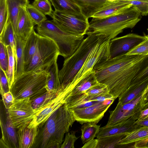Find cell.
I'll return each instance as SVG.
<instances>
[{
    "label": "cell",
    "instance_id": "obj_1",
    "mask_svg": "<svg viewBox=\"0 0 148 148\" xmlns=\"http://www.w3.org/2000/svg\"><path fill=\"white\" fill-rule=\"evenodd\" d=\"M148 69V54L120 56L103 58L94 66L98 82L107 86L109 93L115 99L128 95L136 85L134 82Z\"/></svg>",
    "mask_w": 148,
    "mask_h": 148
},
{
    "label": "cell",
    "instance_id": "obj_2",
    "mask_svg": "<svg viewBox=\"0 0 148 148\" xmlns=\"http://www.w3.org/2000/svg\"><path fill=\"white\" fill-rule=\"evenodd\" d=\"M75 121L65 103L38 126V133L32 148H60L64 134Z\"/></svg>",
    "mask_w": 148,
    "mask_h": 148
},
{
    "label": "cell",
    "instance_id": "obj_3",
    "mask_svg": "<svg viewBox=\"0 0 148 148\" xmlns=\"http://www.w3.org/2000/svg\"><path fill=\"white\" fill-rule=\"evenodd\" d=\"M141 15L132 6L115 15L101 18H92L86 34L101 36L110 40L124 29L134 27L141 20Z\"/></svg>",
    "mask_w": 148,
    "mask_h": 148
},
{
    "label": "cell",
    "instance_id": "obj_4",
    "mask_svg": "<svg viewBox=\"0 0 148 148\" xmlns=\"http://www.w3.org/2000/svg\"><path fill=\"white\" fill-rule=\"evenodd\" d=\"M105 40L106 38L101 36L88 35L75 52L65 59L59 71L61 87H66L72 81L93 48L98 43Z\"/></svg>",
    "mask_w": 148,
    "mask_h": 148
},
{
    "label": "cell",
    "instance_id": "obj_5",
    "mask_svg": "<svg viewBox=\"0 0 148 148\" xmlns=\"http://www.w3.org/2000/svg\"><path fill=\"white\" fill-rule=\"evenodd\" d=\"M36 30L40 35L49 38L57 45L59 55L64 59L71 56L77 49L84 39V36L66 32L52 21L47 20L37 25Z\"/></svg>",
    "mask_w": 148,
    "mask_h": 148
},
{
    "label": "cell",
    "instance_id": "obj_6",
    "mask_svg": "<svg viewBox=\"0 0 148 148\" xmlns=\"http://www.w3.org/2000/svg\"><path fill=\"white\" fill-rule=\"evenodd\" d=\"M48 76L45 70L24 72L15 79L10 90L14 101L27 97H29L32 101L45 93Z\"/></svg>",
    "mask_w": 148,
    "mask_h": 148
},
{
    "label": "cell",
    "instance_id": "obj_7",
    "mask_svg": "<svg viewBox=\"0 0 148 148\" xmlns=\"http://www.w3.org/2000/svg\"><path fill=\"white\" fill-rule=\"evenodd\" d=\"M59 55L58 49L55 42L39 34L36 52L30 64L25 67L24 72L45 70Z\"/></svg>",
    "mask_w": 148,
    "mask_h": 148
},
{
    "label": "cell",
    "instance_id": "obj_8",
    "mask_svg": "<svg viewBox=\"0 0 148 148\" xmlns=\"http://www.w3.org/2000/svg\"><path fill=\"white\" fill-rule=\"evenodd\" d=\"M52 21L60 28L67 33L84 36L89 25L88 19L68 12L54 10L51 16Z\"/></svg>",
    "mask_w": 148,
    "mask_h": 148
},
{
    "label": "cell",
    "instance_id": "obj_9",
    "mask_svg": "<svg viewBox=\"0 0 148 148\" xmlns=\"http://www.w3.org/2000/svg\"><path fill=\"white\" fill-rule=\"evenodd\" d=\"M142 96V93L124 104L119 102L115 109L110 112V116L106 125H112L121 123L126 124L135 123L143 110L140 104Z\"/></svg>",
    "mask_w": 148,
    "mask_h": 148
},
{
    "label": "cell",
    "instance_id": "obj_10",
    "mask_svg": "<svg viewBox=\"0 0 148 148\" xmlns=\"http://www.w3.org/2000/svg\"><path fill=\"white\" fill-rule=\"evenodd\" d=\"M73 88L69 85L65 88L60 87L53 98L43 106L34 110L28 127L34 128L44 123L53 112L65 103Z\"/></svg>",
    "mask_w": 148,
    "mask_h": 148
},
{
    "label": "cell",
    "instance_id": "obj_11",
    "mask_svg": "<svg viewBox=\"0 0 148 148\" xmlns=\"http://www.w3.org/2000/svg\"><path fill=\"white\" fill-rule=\"evenodd\" d=\"M7 110L13 125L17 129L28 125L34 113L29 97L15 101Z\"/></svg>",
    "mask_w": 148,
    "mask_h": 148
},
{
    "label": "cell",
    "instance_id": "obj_12",
    "mask_svg": "<svg viewBox=\"0 0 148 148\" xmlns=\"http://www.w3.org/2000/svg\"><path fill=\"white\" fill-rule=\"evenodd\" d=\"M114 100L108 99L98 102L90 106L84 108L70 109L75 121L83 124L86 123H97Z\"/></svg>",
    "mask_w": 148,
    "mask_h": 148
},
{
    "label": "cell",
    "instance_id": "obj_13",
    "mask_svg": "<svg viewBox=\"0 0 148 148\" xmlns=\"http://www.w3.org/2000/svg\"><path fill=\"white\" fill-rule=\"evenodd\" d=\"M110 40H106L98 43L92 49L82 66L69 84L75 87L102 59L108 58Z\"/></svg>",
    "mask_w": 148,
    "mask_h": 148
},
{
    "label": "cell",
    "instance_id": "obj_14",
    "mask_svg": "<svg viewBox=\"0 0 148 148\" xmlns=\"http://www.w3.org/2000/svg\"><path fill=\"white\" fill-rule=\"evenodd\" d=\"M148 37L134 33L115 38L110 41L108 58L112 59L123 55L128 52Z\"/></svg>",
    "mask_w": 148,
    "mask_h": 148
},
{
    "label": "cell",
    "instance_id": "obj_15",
    "mask_svg": "<svg viewBox=\"0 0 148 148\" xmlns=\"http://www.w3.org/2000/svg\"><path fill=\"white\" fill-rule=\"evenodd\" d=\"M0 123L2 136L0 148H19L16 129L13 125L7 109H1Z\"/></svg>",
    "mask_w": 148,
    "mask_h": 148
},
{
    "label": "cell",
    "instance_id": "obj_16",
    "mask_svg": "<svg viewBox=\"0 0 148 148\" xmlns=\"http://www.w3.org/2000/svg\"><path fill=\"white\" fill-rule=\"evenodd\" d=\"M148 141V126H140L126 133L119 141L118 147L135 143L136 148H145Z\"/></svg>",
    "mask_w": 148,
    "mask_h": 148
},
{
    "label": "cell",
    "instance_id": "obj_17",
    "mask_svg": "<svg viewBox=\"0 0 148 148\" xmlns=\"http://www.w3.org/2000/svg\"><path fill=\"white\" fill-rule=\"evenodd\" d=\"M132 6L125 3L121 0L107 1L91 18H101L117 15Z\"/></svg>",
    "mask_w": 148,
    "mask_h": 148
},
{
    "label": "cell",
    "instance_id": "obj_18",
    "mask_svg": "<svg viewBox=\"0 0 148 148\" xmlns=\"http://www.w3.org/2000/svg\"><path fill=\"white\" fill-rule=\"evenodd\" d=\"M34 25L26 10V7L20 8L17 19L16 35L26 40L34 29Z\"/></svg>",
    "mask_w": 148,
    "mask_h": 148
},
{
    "label": "cell",
    "instance_id": "obj_19",
    "mask_svg": "<svg viewBox=\"0 0 148 148\" xmlns=\"http://www.w3.org/2000/svg\"><path fill=\"white\" fill-rule=\"evenodd\" d=\"M28 125L18 129L17 131L19 148H32L39 131L38 126L29 128Z\"/></svg>",
    "mask_w": 148,
    "mask_h": 148
},
{
    "label": "cell",
    "instance_id": "obj_20",
    "mask_svg": "<svg viewBox=\"0 0 148 148\" xmlns=\"http://www.w3.org/2000/svg\"><path fill=\"white\" fill-rule=\"evenodd\" d=\"M57 59L56 58L52 64L45 70L48 74L45 88L47 91L50 93L56 92L61 87Z\"/></svg>",
    "mask_w": 148,
    "mask_h": 148
},
{
    "label": "cell",
    "instance_id": "obj_21",
    "mask_svg": "<svg viewBox=\"0 0 148 148\" xmlns=\"http://www.w3.org/2000/svg\"><path fill=\"white\" fill-rule=\"evenodd\" d=\"M138 125L135 123L126 125L119 123L111 125H105L100 127L96 137L97 139L104 137L125 134L137 127Z\"/></svg>",
    "mask_w": 148,
    "mask_h": 148
},
{
    "label": "cell",
    "instance_id": "obj_22",
    "mask_svg": "<svg viewBox=\"0 0 148 148\" xmlns=\"http://www.w3.org/2000/svg\"><path fill=\"white\" fill-rule=\"evenodd\" d=\"M80 8L82 14L88 19L101 8L106 0H74Z\"/></svg>",
    "mask_w": 148,
    "mask_h": 148
},
{
    "label": "cell",
    "instance_id": "obj_23",
    "mask_svg": "<svg viewBox=\"0 0 148 148\" xmlns=\"http://www.w3.org/2000/svg\"><path fill=\"white\" fill-rule=\"evenodd\" d=\"M16 47V66L15 79L24 72V47L26 40L22 37L15 35Z\"/></svg>",
    "mask_w": 148,
    "mask_h": 148
},
{
    "label": "cell",
    "instance_id": "obj_24",
    "mask_svg": "<svg viewBox=\"0 0 148 148\" xmlns=\"http://www.w3.org/2000/svg\"><path fill=\"white\" fill-rule=\"evenodd\" d=\"M6 1L9 12L8 21L11 22L15 35L20 8L26 7L29 2V0H6Z\"/></svg>",
    "mask_w": 148,
    "mask_h": 148
},
{
    "label": "cell",
    "instance_id": "obj_25",
    "mask_svg": "<svg viewBox=\"0 0 148 148\" xmlns=\"http://www.w3.org/2000/svg\"><path fill=\"white\" fill-rule=\"evenodd\" d=\"M49 0L53 6L55 10L64 11L78 16H85L74 0Z\"/></svg>",
    "mask_w": 148,
    "mask_h": 148
},
{
    "label": "cell",
    "instance_id": "obj_26",
    "mask_svg": "<svg viewBox=\"0 0 148 148\" xmlns=\"http://www.w3.org/2000/svg\"><path fill=\"white\" fill-rule=\"evenodd\" d=\"M38 35L34 29L25 41L24 50L25 67L30 64L36 52Z\"/></svg>",
    "mask_w": 148,
    "mask_h": 148
},
{
    "label": "cell",
    "instance_id": "obj_27",
    "mask_svg": "<svg viewBox=\"0 0 148 148\" xmlns=\"http://www.w3.org/2000/svg\"><path fill=\"white\" fill-rule=\"evenodd\" d=\"M98 82L93 69L77 83L72 90L70 95L84 93Z\"/></svg>",
    "mask_w": 148,
    "mask_h": 148
},
{
    "label": "cell",
    "instance_id": "obj_28",
    "mask_svg": "<svg viewBox=\"0 0 148 148\" xmlns=\"http://www.w3.org/2000/svg\"><path fill=\"white\" fill-rule=\"evenodd\" d=\"M0 42L6 47L10 46L15 58L16 47L15 35L12 25L10 21H8L5 28L2 33L0 34Z\"/></svg>",
    "mask_w": 148,
    "mask_h": 148
},
{
    "label": "cell",
    "instance_id": "obj_29",
    "mask_svg": "<svg viewBox=\"0 0 148 148\" xmlns=\"http://www.w3.org/2000/svg\"><path fill=\"white\" fill-rule=\"evenodd\" d=\"M100 125L94 123H85L81 128V139L82 143L94 139L99 132Z\"/></svg>",
    "mask_w": 148,
    "mask_h": 148
},
{
    "label": "cell",
    "instance_id": "obj_30",
    "mask_svg": "<svg viewBox=\"0 0 148 148\" xmlns=\"http://www.w3.org/2000/svg\"><path fill=\"white\" fill-rule=\"evenodd\" d=\"M125 134H122L98 139V144L97 148H118L120 140L123 138Z\"/></svg>",
    "mask_w": 148,
    "mask_h": 148
},
{
    "label": "cell",
    "instance_id": "obj_31",
    "mask_svg": "<svg viewBox=\"0 0 148 148\" xmlns=\"http://www.w3.org/2000/svg\"><path fill=\"white\" fill-rule=\"evenodd\" d=\"M6 47L8 58V67L6 75L10 90L15 80L16 61L10 46H8Z\"/></svg>",
    "mask_w": 148,
    "mask_h": 148
},
{
    "label": "cell",
    "instance_id": "obj_32",
    "mask_svg": "<svg viewBox=\"0 0 148 148\" xmlns=\"http://www.w3.org/2000/svg\"><path fill=\"white\" fill-rule=\"evenodd\" d=\"M88 95L85 92L69 96L67 99L65 105L69 109H73L88 101Z\"/></svg>",
    "mask_w": 148,
    "mask_h": 148
},
{
    "label": "cell",
    "instance_id": "obj_33",
    "mask_svg": "<svg viewBox=\"0 0 148 148\" xmlns=\"http://www.w3.org/2000/svg\"><path fill=\"white\" fill-rule=\"evenodd\" d=\"M26 9L34 25H38L47 20L45 15L29 3L26 5Z\"/></svg>",
    "mask_w": 148,
    "mask_h": 148
},
{
    "label": "cell",
    "instance_id": "obj_34",
    "mask_svg": "<svg viewBox=\"0 0 148 148\" xmlns=\"http://www.w3.org/2000/svg\"><path fill=\"white\" fill-rule=\"evenodd\" d=\"M57 92L50 93L47 91L31 101V106L33 109L36 110L45 105L56 95Z\"/></svg>",
    "mask_w": 148,
    "mask_h": 148
},
{
    "label": "cell",
    "instance_id": "obj_35",
    "mask_svg": "<svg viewBox=\"0 0 148 148\" xmlns=\"http://www.w3.org/2000/svg\"><path fill=\"white\" fill-rule=\"evenodd\" d=\"M49 0H34L32 5L45 15L51 16L53 10Z\"/></svg>",
    "mask_w": 148,
    "mask_h": 148
},
{
    "label": "cell",
    "instance_id": "obj_36",
    "mask_svg": "<svg viewBox=\"0 0 148 148\" xmlns=\"http://www.w3.org/2000/svg\"><path fill=\"white\" fill-rule=\"evenodd\" d=\"M8 18L9 12L6 0H0V34L5 28Z\"/></svg>",
    "mask_w": 148,
    "mask_h": 148
},
{
    "label": "cell",
    "instance_id": "obj_37",
    "mask_svg": "<svg viewBox=\"0 0 148 148\" xmlns=\"http://www.w3.org/2000/svg\"><path fill=\"white\" fill-rule=\"evenodd\" d=\"M125 54L127 55L148 54V37Z\"/></svg>",
    "mask_w": 148,
    "mask_h": 148
},
{
    "label": "cell",
    "instance_id": "obj_38",
    "mask_svg": "<svg viewBox=\"0 0 148 148\" xmlns=\"http://www.w3.org/2000/svg\"><path fill=\"white\" fill-rule=\"evenodd\" d=\"M84 92L88 96H93L109 93V91L106 85L98 82Z\"/></svg>",
    "mask_w": 148,
    "mask_h": 148
},
{
    "label": "cell",
    "instance_id": "obj_39",
    "mask_svg": "<svg viewBox=\"0 0 148 148\" xmlns=\"http://www.w3.org/2000/svg\"><path fill=\"white\" fill-rule=\"evenodd\" d=\"M125 3L135 7L143 16L148 15V2L135 0H121Z\"/></svg>",
    "mask_w": 148,
    "mask_h": 148
},
{
    "label": "cell",
    "instance_id": "obj_40",
    "mask_svg": "<svg viewBox=\"0 0 148 148\" xmlns=\"http://www.w3.org/2000/svg\"><path fill=\"white\" fill-rule=\"evenodd\" d=\"M8 58L6 47L0 42V66L6 74L8 67Z\"/></svg>",
    "mask_w": 148,
    "mask_h": 148
},
{
    "label": "cell",
    "instance_id": "obj_41",
    "mask_svg": "<svg viewBox=\"0 0 148 148\" xmlns=\"http://www.w3.org/2000/svg\"><path fill=\"white\" fill-rule=\"evenodd\" d=\"M75 132L72 131L70 133L68 132L66 133L63 143L61 145V148H74V143L77 139L78 137L75 135Z\"/></svg>",
    "mask_w": 148,
    "mask_h": 148
},
{
    "label": "cell",
    "instance_id": "obj_42",
    "mask_svg": "<svg viewBox=\"0 0 148 148\" xmlns=\"http://www.w3.org/2000/svg\"><path fill=\"white\" fill-rule=\"evenodd\" d=\"M0 93L1 97L3 94L10 90L9 83L6 73L0 68Z\"/></svg>",
    "mask_w": 148,
    "mask_h": 148
},
{
    "label": "cell",
    "instance_id": "obj_43",
    "mask_svg": "<svg viewBox=\"0 0 148 148\" xmlns=\"http://www.w3.org/2000/svg\"><path fill=\"white\" fill-rule=\"evenodd\" d=\"M88 101L102 102L108 99H115L113 96L109 93L101 94L98 95L88 96Z\"/></svg>",
    "mask_w": 148,
    "mask_h": 148
},
{
    "label": "cell",
    "instance_id": "obj_44",
    "mask_svg": "<svg viewBox=\"0 0 148 148\" xmlns=\"http://www.w3.org/2000/svg\"><path fill=\"white\" fill-rule=\"evenodd\" d=\"M2 97L5 108L7 110L8 109L14 101L12 93L10 90L4 93Z\"/></svg>",
    "mask_w": 148,
    "mask_h": 148
},
{
    "label": "cell",
    "instance_id": "obj_45",
    "mask_svg": "<svg viewBox=\"0 0 148 148\" xmlns=\"http://www.w3.org/2000/svg\"><path fill=\"white\" fill-rule=\"evenodd\" d=\"M140 104L143 110L148 108V85L142 93Z\"/></svg>",
    "mask_w": 148,
    "mask_h": 148
},
{
    "label": "cell",
    "instance_id": "obj_46",
    "mask_svg": "<svg viewBox=\"0 0 148 148\" xmlns=\"http://www.w3.org/2000/svg\"><path fill=\"white\" fill-rule=\"evenodd\" d=\"M98 139H91L84 143L82 148H97L98 144Z\"/></svg>",
    "mask_w": 148,
    "mask_h": 148
},
{
    "label": "cell",
    "instance_id": "obj_47",
    "mask_svg": "<svg viewBox=\"0 0 148 148\" xmlns=\"http://www.w3.org/2000/svg\"><path fill=\"white\" fill-rule=\"evenodd\" d=\"M98 101H87L83 104L80 105L75 108H86L92 106ZM74 109V108H73Z\"/></svg>",
    "mask_w": 148,
    "mask_h": 148
},
{
    "label": "cell",
    "instance_id": "obj_48",
    "mask_svg": "<svg viewBox=\"0 0 148 148\" xmlns=\"http://www.w3.org/2000/svg\"><path fill=\"white\" fill-rule=\"evenodd\" d=\"M135 123L139 126H148V117L143 120H137Z\"/></svg>",
    "mask_w": 148,
    "mask_h": 148
},
{
    "label": "cell",
    "instance_id": "obj_49",
    "mask_svg": "<svg viewBox=\"0 0 148 148\" xmlns=\"http://www.w3.org/2000/svg\"><path fill=\"white\" fill-rule=\"evenodd\" d=\"M148 117V108L142 110L137 120L143 119Z\"/></svg>",
    "mask_w": 148,
    "mask_h": 148
},
{
    "label": "cell",
    "instance_id": "obj_50",
    "mask_svg": "<svg viewBox=\"0 0 148 148\" xmlns=\"http://www.w3.org/2000/svg\"><path fill=\"white\" fill-rule=\"evenodd\" d=\"M135 0V1H145V2H148V0Z\"/></svg>",
    "mask_w": 148,
    "mask_h": 148
},
{
    "label": "cell",
    "instance_id": "obj_51",
    "mask_svg": "<svg viewBox=\"0 0 148 148\" xmlns=\"http://www.w3.org/2000/svg\"><path fill=\"white\" fill-rule=\"evenodd\" d=\"M107 1H110V2H112L117 1V0H106Z\"/></svg>",
    "mask_w": 148,
    "mask_h": 148
},
{
    "label": "cell",
    "instance_id": "obj_52",
    "mask_svg": "<svg viewBox=\"0 0 148 148\" xmlns=\"http://www.w3.org/2000/svg\"><path fill=\"white\" fill-rule=\"evenodd\" d=\"M145 148H148V141L146 145Z\"/></svg>",
    "mask_w": 148,
    "mask_h": 148
},
{
    "label": "cell",
    "instance_id": "obj_53",
    "mask_svg": "<svg viewBox=\"0 0 148 148\" xmlns=\"http://www.w3.org/2000/svg\"><path fill=\"white\" fill-rule=\"evenodd\" d=\"M147 31L148 32V28L147 29Z\"/></svg>",
    "mask_w": 148,
    "mask_h": 148
}]
</instances>
